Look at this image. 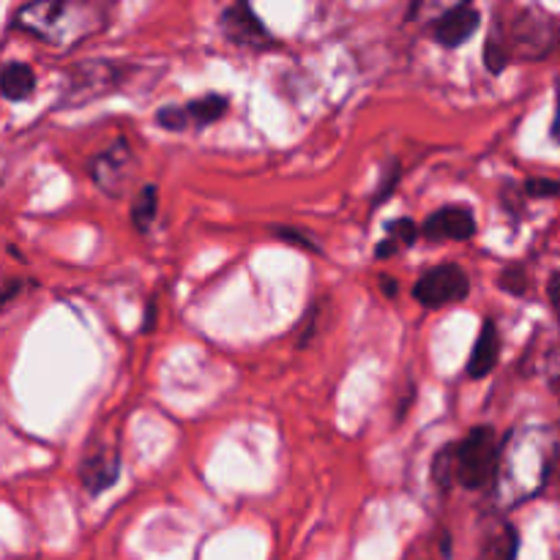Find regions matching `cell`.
<instances>
[{
  "label": "cell",
  "mask_w": 560,
  "mask_h": 560,
  "mask_svg": "<svg viewBox=\"0 0 560 560\" xmlns=\"http://www.w3.org/2000/svg\"><path fill=\"white\" fill-rule=\"evenodd\" d=\"M14 27L38 42L71 49L107 27L104 0H31L14 14Z\"/></svg>",
  "instance_id": "1"
},
{
  "label": "cell",
  "mask_w": 560,
  "mask_h": 560,
  "mask_svg": "<svg viewBox=\"0 0 560 560\" xmlns=\"http://www.w3.org/2000/svg\"><path fill=\"white\" fill-rule=\"evenodd\" d=\"M498 463H501V443L490 427H476L465 441L452 446V479L465 490H485L495 485Z\"/></svg>",
  "instance_id": "2"
},
{
  "label": "cell",
  "mask_w": 560,
  "mask_h": 560,
  "mask_svg": "<svg viewBox=\"0 0 560 560\" xmlns=\"http://www.w3.org/2000/svg\"><path fill=\"white\" fill-rule=\"evenodd\" d=\"M126 77V69L113 60H88V63L77 66L71 71L69 82H66V91L60 102L66 107H80V104L93 102L102 93H109L113 88L120 85V80Z\"/></svg>",
  "instance_id": "3"
},
{
  "label": "cell",
  "mask_w": 560,
  "mask_h": 560,
  "mask_svg": "<svg viewBox=\"0 0 560 560\" xmlns=\"http://www.w3.org/2000/svg\"><path fill=\"white\" fill-rule=\"evenodd\" d=\"M468 273L459 266H454V262H443V266L432 268V271H424L413 288L416 301H419L421 306H430V310L459 304V301L468 299Z\"/></svg>",
  "instance_id": "4"
},
{
  "label": "cell",
  "mask_w": 560,
  "mask_h": 560,
  "mask_svg": "<svg viewBox=\"0 0 560 560\" xmlns=\"http://www.w3.org/2000/svg\"><path fill=\"white\" fill-rule=\"evenodd\" d=\"M137 170V159L131 153V145L126 140L113 142L107 151L98 153L91 162V178L96 180V186L102 191H107L109 197H120L126 191V186L131 184Z\"/></svg>",
  "instance_id": "5"
},
{
  "label": "cell",
  "mask_w": 560,
  "mask_h": 560,
  "mask_svg": "<svg viewBox=\"0 0 560 560\" xmlns=\"http://www.w3.org/2000/svg\"><path fill=\"white\" fill-rule=\"evenodd\" d=\"M503 44H506V52L512 58V52H517L520 58H545L550 52V44H552V27L547 14L541 11H523V14L514 20L512 31L509 36H503Z\"/></svg>",
  "instance_id": "6"
},
{
  "label": "cell",
  "mask_w": 560,
  "mask_h": 560,
  "mask_svg": "<svg viewBox=\"0 0 560 560\" xmlns=\"http://www.w3.org/2000/svg\"><path fill=\"white\" fill-rule=\"evenodd\" d=\"M222 33L235 44L244 47H268L273 44L271 33L266 31L255 11L249 9V0H235L228 11L222 14Z\"/></svg>",
  "instance_id": "7"
},
{
  "label": "cell",
  "mask_w": 560,
  "mask_h": 560,
  "mask_svg": "<svg viewBox=\"0 0 560 560\" xmlns=\"http://www.w3.org/2000/svg\"><path fill=\"white\" fill-rule=\"evenodd\" d=\"M430 241H468L476 235V217L465 206H443L421 228Z\"/></svg>",
  "instance_id": "8"
},
{
  "label": "cell",
  "mask_w": 560,
  "mask_h": 560,
  "mask_svg": "<svg viewBox=\"0 0 560 560\" xmlns=\"http://www.w3.org/2000/svg\"><path fill=\"white\" fill-rule=\"evenodd\" d=\"M479 22H481L479 11H476L470 3H463L457 5V9L438 16V20L432 22V33H435L438 44L454 49V47H463V44L474 36Z\"/></svg>",
  "instance_id": "9"
},
{
  "label": "cell",
  "mask_w": 560,
  "mask_h": 560,
  "mask_svg": "<svg viewBox=\"0 0 560 560\" xmlns=\"http://www.w3.org/2000/svg\"><path fill=\"white\" fill-rule=\"evenodd\" d=\"M120 476V457L115 452H93L82 459L80 465V481L91 495H98V492L109 490V487L118 481Z\"/></svg>",
  "instance_id": "10"
},
{
  "label": "cell",
  "mask_w": 560,
  "mask_h": 560,
  "mask_svg": "<svg viewBox=\"0 0 560 560\" xmlns=\"http://www.w3.org/2000/svg\"><path fill=\"white\" fill-rule=\"evenodd\" d=\"M498 359H501V337H498L495 323L485 320L479 337H476L474 350H470L468 375L470 377H487L498 366Z\"/></svg>",
  "instance_id": "11"
},
{
  "label": "cell",
  "mask_w": 560,
  "mask_h": 560,
  "mask_svg": "<svg viewBox=\"0 0 560 560\" xmlns=\"http://www.w3.org/2000/svg\"><path fill=\"white\" fill-rule=\"evenodd\" d=\"M517 530L509 523H495L481 536L479 556L476 560H517Z\"/></svg>",
  "instance_id": "12"
},
{
  "label": "cell",
  "mask_w": 560,
  "mask_h": 560,
  "mask_svg": "<svg viewBox=\"0 0 560 560\" xmlns=\"http://www.w3.org/2000/svg\"><path fill=\"white\" fill-rule=\"evenodd\" d=\"M36 91V74L27 63H9L0 69V96L9 102H25Z\"/></svg>",
  "instance_id": "13"
},
{
  "label": "cell",
  "mask_w": 560,
  "mask_h": 560,
  "mask_svg": "<svg viewBox=\"0 0 560 560\" xmlns=\"http://www.w3.org/2000/svg\"><path fill=\"white\" fill-rule=\"evenodd\" d=\"M416 238H419V228H416L410 219H394V222H388L386 228V238L381 241V244L375 246V257L377 260H386V257H394L397 252L408 249V246L416 244Z\"/></svg>",
  "instance_id": "14"
},
{
  "label": "cell",
  "mask_w": 560,
  "mask_h": 560,
  "mask_svg": "<svg viewBox=\"0 0 560 560\" xmlns=\"http://www.w3.org/2000/svg\"><path fill=\"white\" fill-rule=\"evenodd\" d=\"M186 113H189V120L195 126H211L217 124L219 118H224L230 102L228 96H219V93H208V96L191 98V102L184 104Z\"/></svg>",
  "instance_id": "15"
},
{
  "label": "cell",
  "mask_w": 560,
  "mask_h": 560,
  "mask_svg": "<svg viewBox=\"0 0 560 560\" xmlns=\"http://www.w3.org/2000/svg\"><path fill=\"white\" fill-rule=\"evenodd\" d=\"M156 211H159L156 186H142V189L137 191L135 202H131V222H135V228L140 230V233H148L153 219H156Z\"/></svg>",
  "instance_id": "16"
},
{
  "label": "cell",
  "mask_w": 560,
  "mask_h": 560,
  "mask_svg": "<svg viewBox=\"0 0 560 560\" xmlns=\"http://www.w3.org/2000/svg\"><path fill=\"white\" fill-rule=\"evenodd\" d=\"M485 63H487V69L492 71V74H501V71L506 69V63H509L506 44H503L501 31H498V25H495V31L490 33V38H487V47H485Z\"/></svg>",
  "instance_id": "17"
},
{
  "label": "cell",
  "mask_w": 560,
  "mask_h": 560,
  "mask_svg": "<svg viewBox=\"0 0 560 560\" xmlns=\"http://www.w3.org/2000/svg\"><path fill=\"white\" fill-rule=\"evenodd\" d=\"M463 3H468V0H416L410 14H413V20L435 22L438 16L446 14V11H452V9H457V5H463Z\"/></svg>",
  "instance_id": "18"
},
{
  "label": "cell",
  "mask_w": 560,
  "mask_h": 560,
  "mask_svg": "<svg viewBox=\"0 0 560 560\" xmlns=\"http://www.w3.org/2000/svg\"><path fill=\"white\" fill-rule=\"evenodd\" d=\"M156 124L170 131H186L191 126V120L186 107H180V104H167V107H162L156 113Z\"/></svg>",
  "instance_id": "19"
},
{
  "label": "cell",
  "mask_w": 560,
  "mask_h": 560,
  "mask_svg": "<svg viewBox=\"0 0 560 560\" xmlns=\"http://www.w3.org/2000/svg\"><path fill=\"white\" fill-rule=\"evenodd\" d=\"M498 284H501L506 293L523 295L525 290H528V277H525V271L520 266H509L506 271L501 273V279H498Z\"/></svg>",
  "instance_id": "20"
},
{
  "label": "cell",
  "mask_w": 560,
  "mask_h": 560,
  "mask_svg": "<svg viewBox=\"0 0 560 560\" xmlns=\"http://www.w3.org/2000/svg\"><path fill=\"white\" fill-rule=\"evenodd\" d=\"M273 233H277V238L290 241V244H295V246H304V249H310V252H320V244H317L310 233H304V230L273 228Z\"/></svg>",
  "instance_id": "21"
},
{
  "label": "cell",
  "mask_w": 560,
  "mask_h": 560,
  "mask_svg": "<svg viewBox=\"0 0 560 560\" xmlns=\"http://www.w3.org/2000/svg\"><path fill=\"white\" fill-rule=\"evenodd\" d=\"M525 195H530V197H560V180L530 178L528 184H525Z\"/></svg>",
  "instance_id": "22"
},
{
  "label": "cell",
  "mask_w": 560,
  "mask_h": 560,
  "mask_svg": "<svg viewBox=\"0 0 560 560\" xmlns=\"http://www.w3.org/2000/svg\"><path fill=\"white\" fill-rule=\"evenodd\" d=\"M397 180H399V170L394 167V170H392V178H388V173H386V180H383V184L377 186L375 206H381V202L386 200V197H392V191H394V186H397Z\"/></svg>",
  "instance_id": "23"
},
{
  "label": "cell",
  "mask_w": 560,
  "mask_h": 560,
  "mask_svg": "<svg viewBox=\"0 0 560 560\" xmlns=\"http://www.w3.org/2000/svg\"><path fill=\"white\" fill-rule=\"evenodd\" d=\"M547 295H550V306L556 310V315L560 317V271L552 273L550 282H547Z\"/></svg>",
  "instance_id": "24"
},
{
  "label": "cell",
  "mask_w": 560,
  "mask_h": 560,
  "mask_svg": "<svg viewBox=\"0 0 560 560\" xmlns=\"http://www.w3.org/2000/svg\"><path fill=\"white\" fill-rule=\"evenodd\" d=\"M397 290H399L397 279H394V277H383V293H388V295H397Z\"/></svg>",
  "instance_id": "25"
},
{
  "label": "cell",
  "mask_w": 560,
  "mask_h": 560,
  "mask_svg": "<svg viewBox=\"0 0 560 560\" xmlns=\"http://www.w3.org/2000/svg\"><path fill=\"white\" fill-rule=\"evenodd\" d=\"M552 137L560 145V88H558V109H556V120H552Z\"/></svg>",
  "instance_id": "26"
}]
</instances>
